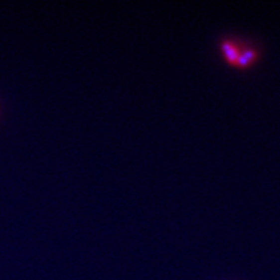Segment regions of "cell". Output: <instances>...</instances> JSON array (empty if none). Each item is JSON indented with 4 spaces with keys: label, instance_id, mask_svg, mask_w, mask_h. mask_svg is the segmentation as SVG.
I'll use <instances>...</instances> for the list:
<instances>
[{
    "label": "cell",
    "instance_id": "1",
    "mask_svg": "<svg viewBox=\"0 0 280 280\" xmlns=\"http://www.w3.org/2000/svg\"><path fill=\"white\" fill-rule=\"evenodd\" d=\"M222 52H223L225 60H227L229 64L236 66L238 57L241 55L240 49L237 48L236 44L230 42V41H225V42L222 43Z\"/></svg>",
    "mask_w": 280,
    "mask_h": 280
},
{
    "label": "cell",
    "instance_id": "2",
    "mask_svg": "<svg viewBox=\"0 0 280 280\" xmlns=\"http://www.w3.org/2000/svg\"><path fill=\"white\" fill-rule=\"evenodd\" d=\"M256 59H257V53H256L255 50H252V49H248V50H245V52L241 53L240 57H238L236 66L241 67V68L249 67L255 62Z\"/></svg>",
    "mask_w": 280,
    "mask_h": 280
}]
</instances>
